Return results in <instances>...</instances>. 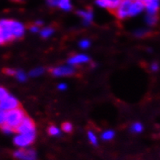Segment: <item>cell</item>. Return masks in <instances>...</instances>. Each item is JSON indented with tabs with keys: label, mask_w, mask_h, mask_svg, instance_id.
<instances>
[{
	"label": "cell",
	"mask_w": 160,
	"mask_h": 160,
	"mask_svg": "<svg viewBox=\"0 0 160 160\" xmlns=\"http://www.w3.org/2000/svg\"><path fill=\"white\" fill-rule=\"evenodd\" d=\"M3 73L5 74L9 75V76H13V75H16V71L13 69H9V68H6V69L3 70Z\"/></svg>",
	"instance_id": "83f0119b"
},
{
	"label": "cell",
	"mask_w": 160,
	"mask_h": 160,
	"mask_svg": "<svg viewBox=\"0 0 160 160\" xmlns=\"http://www.w3.org/2000/svg\"><path fill=\"white\" fill-rule=\"evenodd\" d=\"M139 1H141V2H144L145 0H139Z\"/></svg>",
	"instance_id": "e575fe53"
},
{
	"label": "cell",
	"mask_w": 160,
	"mask_h": 160,
	"mask_svg": "<svg viewBox=\"0 0 160 160\" xmlns=\"http://www.w3.org/2000/svg\"><path fill=\"white\" fill-rule=\"evenodd\" d=\"M48 134L50 135H58L60 134V131L56 126H54V125H51L48 129Z\"/></svg>",
	"instance_id": "ac0fdd59"
},
{
	"label": "cell",
	"mask_w": 160,
	"mask_h": 160,
	"mask_svg": "<svg viewBox=\"0 0 160 160\" xmlns=\"http://www.w3.org/2000/svg\"><path fill=\"white\" fill-rule=\"evenodd\" d=\"M131 3L132 0H122L120 5L114 10V14L119 19H126L127 17L130 16V9Z\"/></svg>",
	"instance_id": "277c9868"
},
{
	"label": "cell",
	"mask_w": 160,
	"mask_h": 160,
	"mask_svg": "<svg viewBox=\"0 0 160 160\" xmlns=\"http://www.w3.org/2000/svg\"><path fill=\"white\" fill-rule=\"evenodd\" d=\"M114 132L113 131H106L103 133L102 135V138L104 140H110L114 138Z\"/></svg>",
	"instance_id": "e0dca14e"
},
{
	"label": "cell",
	"mask_w": 160,
	"mask_h": 160,
	"mask_svg": "<svg viewBox=\"0 0 160 160\" xmlns=\"http://www.w3.org/2000/svg\"><path fill=\"white\" fill-rule=\"evenodd\" d=\"M20 107L19 101L16 98L11 95H8L4 99L0 101V111L3 112H8V111L13 110V109L17 108Z\"/></svg>",
	"instance_id": "8992f818"
},
{
	"label": "cell",
	"mask_w": 160,
	"mask_h": 160,
	"mask_svg": "<svg viewBox=\"0 0 160 160\" xmlns=\"http://www.w3.org/2000/svg\"><path fill=\"white\" fill-rule=\"evenodd\" d=\"M151 69L154 71H158V69H159V65H158V63H152L151 66Z\"/></svg>",
	"instance_id": "4dcf8cb0"
},
{
	"label": "cell",
	"mask_w": 160,
	"mask_h": 160,
	"mask_svg": "<svg viewBox=\"0 0 160 160\" xmlns=\"http://www.w3.org/2000/svg\"><path fill=\"white\" fill-rule=\"evenodd\" d=\"M121 2L122 0H96V2L100 7L106 8L114 12Z\"/></svg>",
	"instance_id": "9c48e42d"
},
{
	"label": "cell",
	"mask_w": 160,
	"mask_h": 160,
	"mask_svg": "<svg viewBox=\"0 0 160 160\" xmlns=\"http://www.w3.org/2000/svg\"><path fill=\"white\" fill-rule=\"evenodd\" d=\"M61 128L65 132H71L73 129L72 125L69 122H65V123H63L62 125H61Z\"/></svg>",
	"instance_id": "d6986e66"
},
{
	"label": "cell",
	"mask_w": 160,
	"mask_h": 160,
	"mask_svg": "<svg viewBox=\"0 0 160 160\" xmlns=\"http://www.w3.org/2000/svg\"><path fill=\"white\" fill-rule=\"evenodd\" d=\"M44 72V69L41 68H36V69L33 70V71H30V75L32 77H37L39 76V75L42 74Z\"/></svg>",
	"instance_id": "ffe728a7"
},
{
	"label": "cell",
	"mask_w": 160,
	"mask_h": 160,
	"mask_svg": "<svg viewBox=\"0 0 160 160\" xmlns=\"http://www.w3.org/2000/svg\"><path fill=\"white\" fill-rule=\"evenodd\" d=\"M142 129H143L142 125H141V123H138V122L134 124L131 127V130L135 132H141L142 131Z\"/></svg>",
	"instance_id": "7402d4cb"
},
{
	"label": "cell",
	"mask_w": 160,
	"mask_h": 160,
	"mask_svg": "<svg viewBox=\"0 0 160 160\" xmlns=\"http://www.w3.org/2000/svg\"><path fill=\"white\" fill-rule=\"evenodd\" d=\"M9 95L8 94V91L5 89L3 87H0V101L4 99L5 98H6L7 96Z\"/></svg>",
	"instance_id": "484cf974"
},
{
	"label": "cell",
	"mask_w": 160,
	"mask_h": 160,
	"mask_svg": "<svg viewBox=\"0 0 160 160\" xmlns=\"http://www.w3.org/2000/svg\"><path fill=\"white\" fill-rule=\"evenodd\" d=\"M53 29L48 27V28L42 29V30L40 31V35H41V37H44V38H47V37H50V36L53 33Z\"/></svg>",
	"instance_id": "2e32d148"
},
{
	"label": "cell",
	"mask_w": 160,
	"mask_h": 160,
	"mask_svg": "<svg viewBox=\"0 0 160 160\" xmlns=\"http://www.w3.org/2000/svg\"><path fill=\"white\" fill-rule=\"evenodd\" d=\"M58 6H59L61 9L65 11H68L72 9V4L70 0H60Z\"/></svg>",
	"instance_id": "5bb4252c"
},
{
	"label": "cell",
	"mask_w": 160,
	"mask_h": 160,
	"mask_svg": "<svg viewBox=\"0 0 160 160\" xmlns=\"http://www.w3.org/2000/svg\"><path fill=\"white\" fill-rule=\"evenodd\" d=\"M88 137H89V141H90L93 144V145L97 144V138H96L95 134H94L92 131L88 132Z\"/></svg>",
	"instance_id": "44dd1931"
},
{
	"label": "cell",
	"mask_w": 160,
	"mask_h": 160,
	"mask_svg": "<svg viewBox=\"0 0 160 160\" xmlns=\"http://www.w3.org/2000/svg\"><path fill=\"white\" fill-rule=\"evenodd\" d=\"M78 15L83 18L85 21V23L89 24L91 21L93 20V12L91 9H87V10H79L78 11Z\"/></svg>",
	"instance_id": "4fadbf2b"
},
{
	"label": "cell",
	"mask_w": 160,
	"mask_h": 160,
	"mask_svg": "<svg viewBox=\"0 0 160 160\" xmlns=\"http://www.w3.org/2000/svg\"><path fill=\"white\" fill-rule=\"evenodd\" d=\"M16 76L17 79L20 81H25L27 79V75L24 73V71H19L16 73Z\"/></svg>",
	"instance_id": "cb8c5ba5"
},
{
	"label": "cell",
	"mask_w": 160,
	"mask_h": 160,
	"mask_svg": "<svg viewBox=\"0 0 160 160\" xmlns=\"http://www.w3.org/2000/svg\"><path fill=\"white\" fill-rule=\"evenodd\" d=\"M58 89L59 90H61V91H64V90H65L67 88V86L66 84H60L59 85H58Z\"/></svg>",
	"instance_id": "1f68e13d"
},
{
	"label": "cell",
	"mask_w": 160,
	"mask_h": 160,
	"mask_svg": "<svg viewBox=\"0 0 160 160\" xmlns=\"http://www.w3.org/2000/svg\"><path fill=\"white\" fill-rule=\"evenodd\" d=\"M0 128H1L2 131H3V132H5V133L9 134V133H12V132H14L13 128L12 127L9 126V125H6V124H5V125H2V126L0 127Z\"/></svg>",
	"instance_id": "603a6c76"
},
{
	"label": "cell",
	"mask_w": 160,
	"mask_h": 160,
	"mask_svg": "<svg viewBox=\"0 0 160 160\" xmlns=\"http://www.w3.org/2000/svg\"><path fill=\"white\" fill-rule=\"evenodd\" d=\"M34 131H35V123L33 119L27 115H25V117L23 118L22 122L15 128V132H17L18 134L27 133V132Z\"/></svg>",
	"instance_id": "5b68a950"
},
{
	"label": "cell",
	"mask_w": 160,
	"mask_h": 160,
	"mask_svg": "<svg viewBox=\"0 0 160 160\" xmlns=\"http://www.w3.org/2000/svg\"><path fill=\"white\" fill-rule=\"evenodd\" d=\"M145 9L144 2L139 0H133L130 9V16H136L142 12Z\"/></svg>",
	"instance_id": "8fae6325"
},
{
	"label": "cell",
	"mask_w": 160,
	"mask_h": 160,
	"mask_svg": "<svg viewBox=\"0 0 160 160\" xmlns=\"http://www.w3.org/2000/svg\"><path fill=\"white\" fill-rule=\"evenodd\" d=\"M24 25L17 21L10 19L0 20V32L5 43L21 38L24 36Z\"/></svg>",
	"instance_id": "6da1fadb"
},
{
	"label": "cell",
	"mask_w": 160,
	"mask_h": 160,
	"mask_svg": "<svg viewBox=\"0 0 160 160\" xmlns=\"http://www.w3.org/2000/svg\"><path fill=\"white\" fill-rule=\"evenodd\" d=\"M158 17L157 15L148 14L146 16V22L150 26H153L157 22Z\"/></svg>",
	"instance_id": "9a60e30c"
},
{
	"label": "cell",
	"mask_w": 160,
	"mask_h": 160,
	"mask_svg": "<svg viewBox=\"0 0 160 160\" xmlns=\"http://www.w3.org/2000/svg\"><path fill=\"white\" fill-rule=\"evenodd\" d=\"M30 31H32L33 32H37L39 31V27H38V26H37L35 24V25L30 26Z\"/></svg>",
	"instance_id": "f546056e"
},
{
	"label": "cell",
	"mask_w": 160,
	"mask_h": 160,
	"mask_svg": "<svg viewBox=\"0 0 160 160\" xmlns=\"http://www.w3.org/2000/svg\"><path fill=\"white\" fill-rule=\"evenodd\" d=\"M4 43H5V41H4V40H3V37H2L1 32H0V45H3V44H4Z\"/></svg>",
	"instance_id": "d6a6232c"
},
{
	"label": "cell",
	"mask_w": 160,
	"mask_h": 160,
	"mask_svg": "<svg viewBox=\"0 0 160 160\" xmlns=\"http://www.w3.org/2000/svg\"><path fill=\"white\" fill-rule=\"evenodd\" d=\"M79 45H80V47H81V48L86 49V48H88V47H89V45H90V43H89V40H82L81 42H80Z\"/></svg>",
	"instance_id": "4316f807"
},
{
	"label": "cell",
	"mask_w": 160,
	"mask_h": 160,
	"mask_svg": "<svg viewBox=\"0 0 160 160\" xmlns=\"http://www.w3.org/2000/svg\"><path fill=\"white\" fill-rule=\"evenodd\" d=\"M51 73L55 76H69L75 73V69L72 66H61L51 69Z\"/></svg>",
	"instance_id": "ba28073f"
},
{
	"label": "cell",
	"mask_w": 160,
	"mask_h": 160,
	"mask_svg": "<svg viewBox=\"0 0 160 160\" xmlns=\"http://www.w3.org/2000/svg\"><path fill=\"white\" fill-rule=\"evenodd\" d=\"M144 5L148 14H157L159 9V0H145Z\"/></svg>",
	"instance_id": "30bf717a"
},
{
	"label": "cell",
	"mask_w": 160,
	"mask_h": 160,
	"mask_svg": "<svg viewBox=\"0 0 160 160\" xmlns=\"http://www.w3.org/2000/svg\"><path fill=\"white\" fill-rule=\"evenodd\" d=\"M36 138L35 131L27 133L18 134L14 138V144L19 147H27L31 145Z\"/></svg>",
	"instance_id": "3957f363"
},
{
	"label": "cell",
	"mask_w": 160,
	"mask_h": 160,
	"mask_svg": "<svg viewBox=\"0 0 160 160\" xmlns=\"http://www.w3.org/2000/svg\"><path fill=\"white\" fill-rule=\"evenodd\" d=\"M60 0H48V3L52 6H58V2H59Z\"/></svg>",
	"instance_id": "f1b7e54d"
},
{
	"label": "cell",
	"mask_w": 160,
	"mask_h": 160,
	"mask_svg": "<svg viewBox=\"0 0 160 160\" xmlns=\"http://www.w3.org/2000/svg\"><path fill=\"white\" fill-rule=\"evenodd\" d=\"M42 24H43V22H42L41 21H37V22H36V25L38 26V27H40V26H41Z\"/></svg>",
	"instance_id": "836d02e7"
},
{
	"label": "cell",
	"mask_w": 160,
	"mask_h": 160,
	"mask_svg": "<svg viewBox=\"0 0 160 160\" xmlns=\"http://www.w3.org/2000/svg\"><path fill=\"white\" fill-rule=\"evenodd\" d=\"M132 1H133V0H132Z\"/></svg>",
	"instance_id": "d590c367"
},
{
	"label": "cell",
	"mask_w": 160,
	"mask_h": 160,
	"mask_svg": "<svg viewBox=\"0 0 160 160\" xmlns=\"http://www.w3.org/2000/svg\"><path fill=\"white\" fill-rule=\"evenodd\" d=\"M6 112L0 111V127L6 124Z\"/></svg>",
	"instance_id": "d4e9b609"
},
{
	"label": "cell",
	"mask_w": 160,
	"mask_h": 160,
	"mask_svg": "<svg viewBox=\"0 0 160 160\" xmlns=\"http://www.w3.org/2000/svg\"><path fill=\"white\" fill-rule=\"evenodd\" d=\"M14 156L21 160H36L37 154L33 149H26L20 148L14 152Z\"/></svg>",
	"instance_id": "52a82bcc"
},
{
	"label": "cell",
	"mask_w": 160,
	"mask_h": 160,
	"mask_svg": "<svg viewBox=\"0 0 160 160\" xmlns=\"http://www.w3.org/2000/svg\"><path fill=\"white\" fill-rule=\"evenodd\" d=\"M88 61H89V57L84 54H78L70 58L69 60H68V63L70 65H76L79 64V63H86Z\"/></svg>",
	"instance_id": "7c38bea8"
},
{
	"label": "cell",
	"mask_w": 160,
	"mask_h": 160,
	"mask_svg": "<svg viewBox=\"0 0 160 160\" xmlns=\"http://www.w3.org/2000/svg\"><path fill=\"white\" fill-rule=\"evenodd\" d=\"M25 111L20 107L13 109V110L8 111V112H6V124L12 127L14 129V132H15V128L22 122L23 118L25 117Z\"/></svg>",
	"instance_id": "7a4b0ae2"
}]
</instances>
